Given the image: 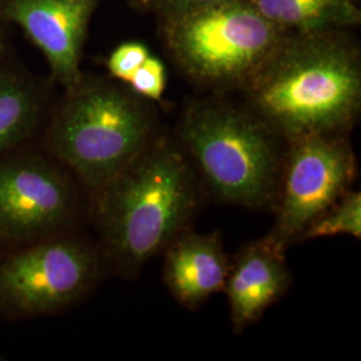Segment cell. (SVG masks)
<instances>
[{"mask_svg":"<svg viewBox=\"0 0 361 361\" xmlns=\"http://www.w3.org/2000/svg\"><path fill=\"white\" fill-rule=\"evenodd\" d=\"M77 213V188L55 158L16 150L0 158V245L68 232Z\"/></svg>","mask_w":361,"mask_h":361,"instance_id":"obj_8","label":"cell"},{"mask_svg":"<svg viewBox=\"0 0 361 361\" xmlns=\"http://www.w3.org/2000/svg\"><path fill=\"white\" fill-rule=\"evenodd\" d=\"M292 284L285 252L271 245L265 238L249 243L231 259L224 292L226 293L233 331L241 334Z\"/></svg>","mask_w":361,"mask_h":361,"instance_id":"obj_10","label":"cell"},{"mask_svg":"<svg viewBox=\"0 0 361 361\" xmlns=\"http://www.w3.org/2000/svg\"><path fill=\"white\" fill-rule=\"evenodd\" d=\"M98 0H0V15L22 27L66 90L82 79L80 52Z\"/></svg>","mask_w":361,"mask_h":361,"instance_id":"obj_9","label":"cell"},{"mask_svg":"<svg viewBox=\"0 0 361 361\" xmlns=\"http://www.w3.org/2000/svg\"><path fill=\"white\" fill-rule=\"evenodd\" d=\"M219 1H224V0H157L158 6L168 13L169 16L202 8Z\"/></svg>","mask_w":361,"mask_h":361,"instance_id":"obj_17","label":"cell"},{"mask_svg":"<svg viewBox=\"0 0 361 361\" xmlns=\"http://www.w3.org/2000/svg\"><path fill=\"white\" fill-rule=\"evenodd\" d=\"M348 234L361 238V193L349 189L332 207H328L319 219H314L300 241L323 237Z\"/></svg>","mask_w":361,"mask_h":361,"instance_id":"obj_14","label":"cell"},{"mask_svg":"<svg viewBox=\"0 0 361 361\" xmlns=\"http://www.w3.org/2000/svg\"><path fill=\"white\" fill-rule=\"evenodd\" d=\"M128 85L137 95L154 101L161 99L166 86L165 66L159 59L149 55L130 77Z\"/></svg>","mask_w":361,"mask_h":361,"instance_id":"obj_15","label":"cell"},{"mask_svg":"<svg viewBox=\"0 0 361 361\" xmlns=\"http://www.w3.org/2000/svg\"><path fill=\"white\" fill-rule=\"evenodd\" d=\"M3 47H4V42H3V37H1V31H0V54L3 51Z\"/></svg>","mask_w":361,"mask_h":361,"instance_id":"obj_18","label":"cell"},{"mask_svg":"<svg viewBox=\"0 0 361 361\" xmlns=\"http://www.w3.org/2000/svg\"><path fill=\"white\" fill-rule=\"evenodd\" d=\"M104 264L101 249L70 231L22 246L0 261V313L25 319L67 310L95 288Z\"/></svg>","mask_w":361,"mask_h":361,"instance_id":"obj_6","label":"cell"},{"mask_svg":"<svg viewBox=\"0 0 361 361\" xmlns=\"http://www.w3.org/2000/svg\"><path fill=\"white\" fill-rule=\"evenodd\" d=\"M274 26L298 32L326 31L360 22L355 0H249Z\"/></svg>","mask_w":361,"mask_h":361,"instance_id":"obj_13","label":"cell"},{"mask_svg":"<svg viewBox=\"0 0 361 361\" xmlns=\"http://www.w3.org/2000/svg\"><path fill=\"white\" fill-rule=\"evenodd\" d=\"M356 154L341 134H314L285 142L284 161L273 210L276 221L264 237L285 252L350 189L356 180Z\"/></svg>","mask_w":361,"mask_h":361,"instance_id":"obj_7","label":"cell"},{"mask_svg":"<svg viewBox=\"0 0 361 361\" xmlns=\"http://www.w3.org/2000/svg\"><path fill=\"white\" fill-rule=\"evenodd\" d=\"M43 94L30 79L0 67V158L18 150L37 129Z\"/></svg>","mask_w":361,"mask_h":361,"instance_id":"obj_12","label":"cell"},{"mask_svg":"<svg viewBox=\"0 0 361 361\" xmlns=\"http://www.w3.org/2000/svg\"><path fill=\"white\" fill-rule=\"evenodd\" d=\"M147 56L149 51L141 43H123L111 52L107 61V68L113 77L128 83L130 77Z\"/></svg>","mask_w":361,"mask_h":361,"instance_id":"obj_16","label":"cell"},{"mask_svg":"<svg viewBox=\"0 0 361 361\" xmlns=\"http://www.w3.org/2000/svg\"><path fill=\"white\" fill-rule=\"evenodd\" d=\"M325 31L284 38L246 82L250 111L284 142L345 135L360 110L359 56Z\"/></svg>","mask_w":361,"mask_h":361,"instance_id":"obj_1","label":"cell"},{"mask_svg":"<svg viewBox=\"0 0 361 361\" xmlns=\"http://www.w3.org/2000/svg\"><path fill=\"white\" fill-rule=\"evenodd\" d=\"M198 177L180 145L155 138L92 195L104 262L135 277L189 231L200 205Z\"/></svg>","mask_w":361,"mask_h":361,"instance_id":"obj_2","label":"cell"},{"mask_svg":"<svg viewBox=\"0 0 361 361\" xmlns=\"http://www.w3.org/2000/svg\"><path fill=\"white\" fill-rule=\"evenodd\" d=\"M164 253V284L182 307L195 310L213 295L224 292L231 259L219 232L186 231Z\"/></svg>","mask_w":361,"mask_h":361,"instance_id":"obj_11","label":"cell"},{"mask_svg":"<svg viewBox=\"0 0 361 361\" xmlns=\"http://www.w3.org/2000/svg\"><path fill=\"white\" fill-rule=\"evenodd\" d=\"M169 19L173 58L188 77L209 86H245L284 39L249 0H224Z\"/></svg>","mask_w":361,"mask_h":361,"instance_id":"obj_5","label":"cell"},{"mask_svg":"<svg viewBox=\"0 0 361 361\" xmlns=\"http://www.w3.org/2000/svg\"><path fill=\"white\" fill-rule=\"evenodd\" d=\"M178 142L198 180L219 201L274 207L285 142L249 109L221 101L192 104L180 121Z\"/></svg>","mask_w":361,"mask_h":361,"instance_id":"obj_3","label":"cell"},{"mask_svg":"<svg viewBox=\"0 0 361 361\" xmlns=\"http://www.w3.org/2000/svg\"><path fill=\"white\" fill-rule=\"evenodd\" d=\"M154 140L153 118L138 98L82 77L52 119L46 147L92 197Z\"/></svg>","mask_w":361,"mask_h":361,"instance_id":"obj_4","label":"cell"}]
</instances>
